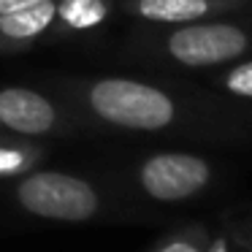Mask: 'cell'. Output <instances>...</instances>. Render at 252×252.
Returning a JSON list of instances; mask_svg holds the SVG:
<instances>
[{"label": "cell", "instance_id": "obj_1", "mask_svg": "<svg viewBox=\"0 0 252 252\" xmlns=\"http://www.w3.org/2000/svg\"><path fill=\"white\" fill-rule=\"evenodd\" d=\"M41 84L73 109L122 130L155 133L176 120V100L163 87L130 76H68L52 73Z\"/></svg>", "mask_w": 252, "mask_h": 252}, {"label": "cell", "instance_id": "obj_11", "mask_svg": "<svg viewBox=\"0 0 252 252\" xmlns=\"http://www.w3.org/2000/svg\"><path fill=\"white\" fill-rule=\"evenodd\" d=\"M41 0H0V14H11V11H19V8H28V6H35Z\"/></svg>", "mask_w": 252, "mask_h": 252}, {"label": "cell", "instance_id": "obj_2", "mask_svg": "<svg viewBox=\"0 0 252 252\" xmlns=\"http://www.w3.org/2000/svg\"><path fill=\"white\" fill-rule=\"evenodd\" d=\"M17 201L30 214L63 222H82L98 212V192L90 182L63 171H35L17 187Z\"/></svg>", "mask_w": 252, "mask_h": 252}, {"label": "cell", "instance_id": "obj_13", "mask_svg": "<svg viewBox=\"0 0 252 252\" xmlns=\"http://www.w3.org/2000/svg\"><path fill=\"white\" fill-rule=\"evenodd\" d=\"M209 252H225V241H214V247Z\"/></svg>", "mask_w": 252, "mask_h": 252}, {"label": "cell", "instance_id": "obj_8", "mask_svg": "<svg viewBox=\"0 0 252 252\" xmlns=\"http://www.w3.org/2000/svg\"><path fill=\"white\" fill-rule=\"evenodd\" d=\"M133 17L155 25H190L214 11V0H122Z\"/></svg>", "mask_w": 252, "mask_h": 252}, {"label": "cell", "instance_id": "obj_10", "mask_svg": "<svg viewBox=\"0 0 252 252\" xmlns=\"http://www.w3.org/2000/svg\"><path fill=\"white\" fill-rule=\"evenodd\" d=\"M225 87H228L233 95L252 98V60L244 63V65H236L233 71L225 76Z\"/></svg>", "mask_w": 252, "mask_h": 252}, {"label": "cell", "instance_id": "obj_3", "mask_svg": "<svg viewBox=\"0 0 252 252\" xmlns=\"http://www.w3.org/2000/svg\"><path fill=\"white\" fill-rule=\"evenodd\" d=\"M68 103L55 93L28 84H0V127L22 138H44L68 130Z\"/></svg>", "mask_w": 252, "mask_h": 252}, {"label": "cell", "instance_id": "obj_12", "mask_svg": "<svg viewBox=\"0 0 252 252\" xmlns=\"http://www.w3.org/2000/svg\"><path fill=\"white\" fill-rule=\"evenodd\" d=\"M160 252H195V247L187 244V241H174V244H168L165 250H160Z\"/></svg>", "mask_w": 252, "mask_h": 252}, {"label": "cell", "instance_id": "obj_9", "mask_svg": "<svg viewBox=\"0 0 252 252\" xmlns=\"http://www.w3.org/2000/svg\"><path fill=\"white\" fill-rule=\"evenodd\" d=\"M30 158L33 152L25 147H8L6 141H0V176L8 174H19L30 165Z\"/></svg>", "mask_w": 252, "mask_h": 252}, {"label": "cell", "instance_id": "obj_7", "mask_svg": "<svg viewBox=\"0 0 252 252\" xmlns=\"http://www.w3.org/2000/svg\"><path fill=\"white\" fill-rule=\"evenodd\" d=\"M114 11V0H57L55 44L100 30Z\"/></svg>", "mask_w": 252, "mask_h": 252}, {"label": "cell", "instance_id": "obj_4", "mask_svg": "<svg viewBox=\"0 0 252 252\" xmlns=\"http://www.w3.org/2000/svg\"><path fill=\"white\" fill-rule=\"evenodd\" d=\"M250 38L236 25H179L163 38V55L185 68H212L241 57Z\"/></svg>", "mask_w": 252, "mask_h": 252}, {"label": "cell", "instance_id": "obj_6", "mask_svg": "<svg viewBox=\"0 0 252 252\" xmlns=\"http://www.w3.org/2000/svg\"><path fill=\"white\" fill-rule=\"evenodd\" d=\"M57 0H41L35 6L0 14V55H25L55 44Z\"/></svg>", "mask_w": 252, "mask_h": 252}, {"label": "cell", "instance_id": "obj_5", "mask_svg": "<svg viewBox=\"0 0 252 252\" xmlns=\"http://www.w3.org/2000/svg\"><path fill=\"white\" fill-rule=\"evenodd\" d=\"M209 163L187 152L152 155L138 168V182L144 192L158 201H185L195 195L209 182Z\"/></svg>", "mask_w": 252, "mask_h": 252}]
</instances>
